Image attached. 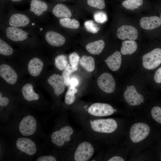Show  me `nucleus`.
Returning a JSON list of instances; mask_svg holds the SVG:
<instances>
[{
  "instance_id": "nucleus-12",
  "label": "nucleus",
  "mask_w": 161,
  "mask_h": 161,
  "mask_svg": "<svg viewBox=\"0 0 161 161\" xmlns=\"http://www.w3.org/2000/svg\"><path fill=\"white\" fill-rule=\"evenodd\" d=\"M0 87V114H10L18 102L17 95Z\"/></svg>"
},
{
  "instance_id": "nucleus-22",
  "label": "nucleus",
  "mask_w": 161,
  "mask_h": 161,
  "mask_svg": "<svg viewBox=\"0 0 161 161\" xmlns=\"http://www.w3.org/2000/svg\"><path fill=\"white\" fill-rule=\"evenodd\" d=\"M161 25V19L155 16L145 17L140 21L141 27L144 29L151 30L158 27Z\"/></svg>"
},
{
  "instance_id": "nucleus-27",
  "label": "nucleus",
  "mask_w": 161,
  "mask_h": 161,
  "mask_svg": "<svg viewBox=\"0 0 161 161\" xmlns=\"http://www.w3.org/2000/svg\"><path fill=\"white\" fill-rule=\"evenodd\" d=\"M59 23L61 27L71 29H77L80 25L78 21L69 18H60L59 20Z\"/></svg>"
},
{
  "instance_id": "nucleus-8",
  "label": "nucleus",
  "mask_w": 161,
  "mask_h": 161,
  "mask_svg": "<svg viewBox=\"0 0 161 161\" xmlns=\"http://www.w3.org/2000/svg\"><path fill=\"white\" fill-rule=\"evenodd\" d=\"M83 132L80 134L73 145L64 151L65 160L73 161H87L92 159L96 149V142Z\"/></svg>"
},
{
  "instance_id": "nucleus-14",
  "label": "nucleus",
  "mask_w": 161,
  "mask_h": 161,
  "mask_svg": "<svg viewBox=\"0 0 161 161\" xmlns=\"http://www.w3.org/2000/svg\"><path fill=\"white\" fill-rule=\"evenodd\" d=\"M15 143L17 151L21 154L32 157L37 153L38 148L36 143L27 137H19L17 139Z\"/></svg>"
},
{
  "instance_id": "nucleus-44",
  "label": "nucleus",
  "mask_w": 161,
  "mask_h": 161,
  "mask_svg": "<svg viewBox=\"0 0 161 161\" xmlns=\"http://www.w3.org/2000/svg\"><path fill=\"white\" fill-rule=\"evenodd\" d=\"M160 18L161 19V13L160 15Z\"/></svg>"
},
{
  "instance_id": "nucleus-41",
  "label": "nucleus",
  "mask_w": 161,
  "mask_h": 161,
  "mask_svg": "<svg viewBox=\"0 0 161 161\" xmlns=\"http://www.w3.org/2000/svg\"><path fill=\"white\" fill-rule=\"evenodd\" d=\"M78 84V81L75 78H70L69 86L75 87Z\"/></svg>"
},
{
  "instance_id": "nucleus-26",
  "label": "nucleus",
  "mask_w": 161,
  "mask_h": 161,
  "mask_svg": "<svg viewBox=\"0 0 161 161\" xmlns=\"http://www.w3.org/2000/svg\"><path fill=\"white\" fill-rule=\"evenodd\" d=\"M80 63L81 66L89 72H92L95 69V60L92 56H83L80 59Z\"/></svg>"
},
{
  "instance_id": "nucleus-9",
  "label": "nucleus",
  "mask_w": 161,
  "mask_h": 161,
  "mask_svg": "<svg viewBox=\"0 0 161 161\" xmlns=\"http://www.w3.org/2000/svg\"><path fill=\"white\" fill-rule=\"evenodd\" d=\"M37 30L44 48L46 49L61 47L66 43L65 37L61 33L51 29L47 23L44 25L41 24Z\"/></svg>"
},
{
  "instance_id": "nucleus-35",
  "label": "nucleus",
  "mask_w": 161,
  "mask_h": 161,
  "mask_svg": "<svg viewBox=\"0 0 161 161\" xmlns=\"http://www.w3.org/2000/svg\"><path fill=\"white\" fill-rule=\"evenodd\" d=\"M151 114L152 118L161 124V108L158 106L154 107L151 110Z\"/></svg>"
},
{
  "instance_id": "nucleus-34",
  "label": "nucleus",
  "mask_w": 161,
  "mask_h": 161,
  "mask_svg": "<svg viewBox=\"0 0 161 161\" xmlns=\"http://www.w3.org/2000/svg\"><path fill=\"white\" fill-rule=\"evenodd\" d=\"M95 21L97 23H104L106 21L107 17L106 13L103 11H98L95 12L94 15Z\"/></svg>"
},
{
  "instance_id": "nucleus-40",
  "label": "nucleus",
  "mask_w": 161,
  "mask_h": 161,
  "mask_svg": "<svg viewBox=\"0 0 161 161\" xmlns=\"http://www.w3.org/2000/svg\"><path fill=\"white\" fill-rule=\"evenodd\" d=\"M108 161H124L122 157L117 156H114L108 159Z\"/></svg>"
},
{
  "instance_id": "nucleus-11",
  "label": "nucleus",
  "mask_w": 161,
  "mask_h": 161,
  "mask_svg": "<svg viewBox=\"0 0 161 161\" xmlns=\"http://www.w3.org/2000/svg\"><path fill=\"white\" fill-rule=\"evenodd\" d=\"M27 1L29 4V7L27 10L41 24L47 23L50 4L46 0H27Z\"/></svg>"
},
{
  "instance_id": "nucleus-2",
  "label": "nucleus",
  "mask_w": 161,
  "mask_h": 161,
  "mask_svg": "<svg viewBox=\"0 0 161 161\" xmlns=\"http://www.w3.org/2000/svg\"><path fill=\"white\" fill-rule=\"evenodd\" d=\"M0 29V36L21 50H44L37 29L7 26L1 24Z\"/></svg>"
},
{
  "instance_id": "nucleus-5",
  "label": "nucleus",
  "mask_w": 161,
  "mask_h": 161,
  "mask_svg": "<svg viewBox=\"0 0 161 161\" xmlns=\"http://www.w3.org/2000/svg\"><path fill=\"white\" fill-rule=\"evenodd\" d=\"M0 11V24L7 26L37 29L41 24L27 10L20 11L7 4Z\"/></svg>"
},
{
  "instance_id": "nucleus-43",
  "label": "nucleus",
  "mask_w": 161,
  "mask_h": 161,
  "mask_svg": "<svg viewBox=\"0 0 161 161\" xmlns=\"http://www.w3.org/2000/svg\"><path fill=\"white\" fill-rule=\"evenodd\" d=\"M56 0L58 1H65L67 0Z\"/></svg>"
},
{
  "instance_id": "nucleus-23",
  "label": "nucleus",
  "mask_w": 161,
  "mask_h": 161,
  "mask_svg": "<svg viewBox=\"0 0 161 161\" xmlns=\"http://www.w3.org/2000/svg\"><path fill=\"white\" fill-rule=\"evenodd\" d=\"M109 68L113 71L118 70L120 68L122 62L121 55L120 52L116 51L105 60Z\"/></svg>"
},
{
  "instance_id": "nucleus-19",
  "label": "nucleus",
  "mask_w": 161,
  "mask_h": 161,
  "mask_svg": "<svg viewBox=\"0 0 161 161\" xmlns=\"http://www.w3.org/2000/svg\"><path fill=\"white\" fill-rule=\"evenodd\" d=\"M126 102L130 106H135L144 102L143 96L138 93L134 86H127L124 94Z\"/></svg>"
},
{
  "instance_id": "nucleus-4",
  "label": "nucleus",
  "mask_w": 161,
  "mask_h": 161,
  "mask_svg": "<svg viewBox=\"0 0 161 161\" xmlns=\"http://www.w3.org/2000/svg\"><path fill=\"white\" fill-rule=\"evenodd\" d=\"M36 83L29 77L23 78L17 94L19 101L28 107L42 111L52 108Z\"/></svg>"
},
{
  "instance_id": "nucleus-16",
  "label": "nucleus",
  "mask_w": 161,
  "mask_h": 161,
  "mask_svg": "<svg viewBox=\"0 0 161 161\" xmlns=\"http://www.w3.org/2000/svg\"><path fill=\"white\" fill-rule=\"evenodd\" d=\"M20 51L0 36V57L16 62Z\"/></svg>"
},
{
  "instance_id": "nucleus-33",
  "label": "nucleus",
  "mask_w": 161,
  "mask_h": 161,
  "mask_svg": "<svg viewBox=\"0 0 161 161\" xmlns=\"http://www.w3.org/2000/svg\"><path fill=\"white\" fill-rule=\"evenodd\" d=\"M87 4L92 7L102 9L105 6L104 0H87Z\"/></svg>"
},
{
  "instance_id": "nucleus-30",
  "label": "nucleus",
  "mask_w": 161,
  "mask_h": 161,
  "mask_svg": "<svg viewBox=\"0 0 161 161\" xmlns=\"http://www.w3.org/2000/svg\"><path fill=\"white\" fill-rule=\"evenodd\" d=\"M77 67L75 66H70L68 64L61 74L66 86H69L70 77L73 72L77 70Z\"/></svg>"
},
{
  "instance_id": "nucleus-21",
  "label": "nucleus",
  "mask_w": 161,
  "mask_h": 161,
  "mask_svg": "<svg viewBox=\"0 0 161 161\" xmlns=\"http://www.w3.org/2000/svg\"><path fill=\"white\" fill-rule=\"evenodd\" d=\"M49 12H51L55 17L60 18H70L72 15L69 8L62 3L50 4Z\"/></svg>"
},
{
  "instance_id": "nucleus-18",
  "label": "nucleus",
  "mask_w": 161,
  "mask_h": 161,
  "mask_svg": "<svg viewBox=\"0 0 161 161\" xmlns=\"http://www.w3.org/2000/svg\"><path fill=\"white\" fill-rule=\"evenodd\" d=\"M97 83L99 88L105 93H111L115 90V81L109 73L105 72L101 74L98 78Z\"/></svg>"
},
{
  "instance_id": "nucleus-3",
  "label": "nucleus",
  "mask_w": 161,
  "mask_h": 161,
  "mask_svg": "<svg viewBox=\"0 0 161 161\" xmlns=\"http://www.w3.org/2000/svg\"><path fill=\"white\" fill-rule=\"evenodd\" d=\"M66 113H62L55 122V126L50 136L54 148L64 151L72 146L80 135L68 121Z\"/></svg>"
},
{
  "instance_id": "nucleus-1",
  "label": "nucleus",
  "mask_w": 161,
  "mask_h": 161,
  "mask_svg": "<svg viewBox=\"0 0 161 161\" xmlns=\"http://www.w3.org/2000/svg\"><path fill=\"white\" fill-rule=\"evenodd\" d=\"M16 62L24 76L36 83L51 64L44 50L34 49H20Z\"/></svg>"
},
{
  "instance_id": "nucleus-38",
  "label": "nucleus",
  "mask_w": 161,
  "mask_h": 161,
  "mask_svg": "<svg viewBox=\"0 0 161 161\" xmlns=\"http://www.w3.org/2000/svg\"><path fill=\"white\" fill-rule=\"evenodd\" d=\"M154 79L156 83H161V67L158 69L156 72Z\"/></svg>"
},
{
  "instance_id": "nucleus-29",
  "label": "nucleus",
  "mask_w": 161,
  "mask_h": 161,
  "mask_svg": "<svg viewBox=\"0 0 161 161\" xmlns=\"http://www.w3.org/2000/svg\"><path fill=\"white\" fill-rule=\"evenodd\" d=\"M53 64L57 70L63 71L68 64L67 57L63 54L58 55L55 58Z\"/></svg>"
},
{
  "instance_id": "nucleus-15",
  "label": "nucleus",
  "mask_w": 161,
  "mask_h": 161,
  "mask_svg": "<svg viewBox=\"0 0 161 161\" xmlns=\"http://www.w3.org/2000/svg\"><path fill=\"white\" fill-rule=\"evenodd\" d=\"M150 132V127L147 124L142 123H136L130 129V139L135 143L140 142L148 136Z\"/></svg>"
},
{
  "instance_id": "nucleus-28",
  "label": "nucleus",
  "mask_w": 161,
  "mask_h": 161,
  "mask_svg": "<svg viewBox=\"0 0 161 161\" xmlns=\"http://www.w3.org/2000/svg\"><path fill=\"white\" fill-rule=\"evenodd\" d=\"M77 92L78 89L75 87L69 86L64 97V104L66 106H70L75 102L76 99L75 94Z\"/></svg>"
},
{
  "instance_id": "nucleus-42",
  "label": "nucleus",
  "mask_w": 161,
  "mask_h": 161,
  "mask_svg": "<svg viewBox=\"0 0 161 161\" xmlns=\"http://www.w3.org/2000/svg\"><path fill=\"white\" fill-rule=\"evenodd\" d=\"M8 0H0V10H3L7 3Z\"/></svg>"
},
{
  "instance_id": "nucleus-45",
  "label": "nucleus",
  "mask_w": 161,
  "mask_h": 161,
  "mask_svg": "<svg viewBox=\"0 0 161 161\" xmlns=\"http://www.w3.org/2000/svg\"><path fill=\"white\" fill-rule=\"evenodd\" d=\"M160 159H161V156Z\"/></svg>"
},
{
  "instance_id": "nucleus-31",
  "label": "nucleus",
  "mask_w": 161,
  "mask_h": 161,
  "mask_svg": "<svg viewBox=\"0 0 161 161\" xmlns=\"http://www.w3.org/2000/svg\"><path fill=\"white\" fill-rule=\"evenodd\" d=\"M143 0H126L122 3L123 6L127 9L133 10L143 4Z\"/></svg>"
},
{
  "instance_id": "nucleus-17",
  "label": "nucleus",
  "mask_w": 161,
  "mask_h": 161,
  "mask_svg": "<svg viewBox=\"0 0 161 161\" xmlns=\"http://www.w3.org/2000/svg\"><path fill=\"white\" fill-rule=\"evenodd\" d=\"M142 60L145 68L151 70L157 68L161 64V49L156 48L144 55Z\"/></svg>"
},
{
  "instance_id": "nucleus-10",
  "label": "nucleus",
  "mask_w": 161,
  "mask_h": 161,
  "mask_svg": "<svg viewBox=\"0 0 161 161\" xmlns=\"http://www.w3.org/2000/svg\"><path fill=\"white\" fill-rule=\"evenodd\" d=\"M71 110L76 114L88 117L100 118L113 114L116 112L111 105L104 103H95L82 108H72Z\"/></svg>"
},
{
  "instance_id": "nucleus-6",
  "label": "nucleus",
  "mask_w": 161,
  "mask_h": 161,
  "mask_svg": "<svg viewBox=\"0 0 161 161\" xmlns=\"http://www.w3.org/2000/svg\"><path fill=\"white\" fill-rule=\"evenodd\" d=\"M24 76L16 62L0 57V87L16 94Z\"/></svg>"
},
{
  "instance_id": "nucleus-39",
  "label": "nucleus",
  "mask_w": 161,
  "mask_h": 161,
  "mask_svg": "<svg viewBox=\"0 0 161 161\" xmlns=\"http://www.w3.org/2000/svg\"><path fill=\"white\" fill-rule=\"evenodd\" d=\"M27 0H8L7 4L11 5L20 4L23 3Z\"/></svg>"
},
{
  "instance_id": "nucleus-13",
  "label": "nucleus",
  "mask_w": 161,
  "mask_h": 161,
  "mask_svg": "<svg viewBox=\"0 0 161 161\" xmlns=\"http://www.w3.org/2000/svg\"><path fill=\"white\" fill-rule=\"evenodd\" d=\"M37 128V122L35 117L32 115L27 114L19 121L17 130L21 136L29 137L35 134Z\"/></svg>"
},
{
  "instance_id": "nucleus-32",
  "label": "nucleus",
  "mask_w": 161,
  "mask_h": 161,
  "mask_svg": "<svg viewBox=\"0 0 161 161\" xmlns=\"http://www.w3.org/2000/svg\"><path fill=\"white\" fill-rule=\"evenodd\" d=\"M84 26L88 32L92 33H97L100 29L97 25L91 20L85 21L84 23Z\"/></svg>"
},
{
  "instance_id": "nucleus-20",
  "label": "nucleus",
  "mask_w": 161,
  "mask_h": 161,
  "mask_svg": "<svg viewBox=\"0 0 161 161\" xmlns=\"http://www.w3.org/2000/svg\"><path fill=\"white\" fill-rule=\"evenodd\" d=\"M118 38L122 40L126 38L130 40H135L137 38L138 32L134 27L128 25H124L118 28L117 32Z\"/></svg>"
},
{
  "instance_id": "nucleus-37",
  "label": "nucleus",
  "mask_w": 161,
  "mask_h": 161,
  "mask_svg": "<svg viewBox=\"0 0 161 161\" xmlns=\"http://www.w3.org/2000/svg\"><path fill=\"white\" fill-rule=\"evenodd\" d=\"M58 160V157L56 156L49 155L40 156L36 160L37 161H56Z\"/></svg>"
},
{
  "instance_id": "nucleus-36",
  "label": "nucleus",
  "mask_w": 161,
  "mask_h": 161,
  "mask_svg": "<svg viewBox=\"0 0 161 161\" xmlns=\"http://www.w3.org/2000/svg\"><path fill=\"white\" fill-rule=\"evenodd\" d=\"M69 60L71 66H77L80 61V57L75 52H73L69 56Z\"/></svg>"
},
{
  "instance_id": "nucleus-24",
  "label": "nucleus",
  "mask_w": 161,
  "mask_h": 161,
  "mask_svg": "<svg viewBox=\"0 0 161 161\" xmlns=\"http://www.w3.org/2000/svg\"><path fill=\"white\" fill-rule=\"evenodd\" d=\"M105 46L104 41L100 40L88 44L86 46V49L91 54L99 55L103 51Z\"/></svg>"
},
{
  "instance_id": "nucleus-7",
  "label": "nucleus",
  "mask_w": 161,
  "mask_h": 161,
  "mask_svg": "<svg viewBox=\"0 0 161 161\" xmlns=\"http://www.w3.org/2000/svg\"><path fill=\"white\" fill-rule=\"evenodd\" d=\"M38 83L40 86L50 96L53 109L58 110L66 86L62 75L47 70L43 75Z\"/></svg>"
},
{
  "instance_id": "nucleus-25",
  "label": "nucleus",
  "mask_w": 161,
  "mask_h": 161,
  "mask_svg": "<svg viewBox=\"0 0 161 161\" xmlns=\"http://www.w3.org/2000/svg\"><path fill=\"white\" fill-rule=\"evenodd\" d=\"M137 43L133 40H126L122 43L120 49L121 53L123 55L131 54L137 50Z\"/></svg>"
}]
</instances>
